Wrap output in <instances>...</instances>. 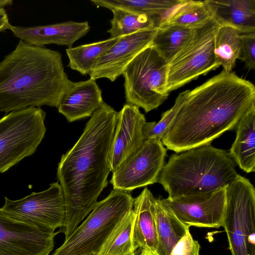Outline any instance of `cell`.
I'll return each mask as SVG.
<instances>
[{
	"label": "cell",
	"instance_id": "obj_17",
	"mask_svg": "<svg viewBox=\"0 0 255 255\" xmlns=\"http://www.w3.org/2000/svg\"><path fill=\"white\" fill-rule=\"evenodd\" d=\"M102 92L95 80L74 82L66 92L58 107L68 122L91 117L102 105Z\"/></svg>",
	"mask_w": 255,
	"mask_h": 255
},
{
	"label": "cell",
	"instance_id": "obj_16",
	"mask_svg": "<svg viewBox=\"0 0 255 255\" xmlns=\"http://www.w3.org/2000/svg\"><path fill=\"white\" fill-rule=\"evenodd\" d=\"M88 21H68L45 25L23 27L10 25L9 29L15 36L29 44L44 47L54 44L72 47L78 39L90 30Z\"/></svg>",
	"mask_w": 255,
	"mask_h": 255
},
{
	"label": "cell",
	"instance_id": "obj_2",
	"mask_svg": "<svg viewBox=\"0 0 255 255\" xmlns=\"http://www.w3.org/2000/svg\"><path fill=\"white\" fill-rule=\"evenodd\" d=\"M117 116L118 112L104 102L77 142L61 158L57 175L66 212L64 225L58 233L63 232L65 239L94 209L107 186Z\"/></svg>",
	"mask_w": 255,
	"mask_h": 255
},
{
	"label": "cell",
	"instance_id": "obj_15",
	"mask_svg": "<svg viewBox=\"0 0 255 255\" xmlns=\"http://www.w3.org/2000/svg\"><path fill=\"white\" fill-rule=\"evenodd\" d=\"M145 122L144 115L135 105L126 103L118 112L112 151V171L134 153L143 142L142 128Z\"/></svg>",
	"mask_w": 255,
	"mask_h": 255
},
{
	"label": "cell",
	"instance_id": "obj_24",
	"mask_svg": "<svg viewBox=\"0 0 255 255\" xmlns=\"http://www.w3.org/2000/svg\"><path fill=\"white\" fill-rule=\"evenodd\" d=\"M133 209L118 223L96 255H131L136 249L132 240Z\"/></svg>",
	"mask_w": 255,
	"mask_h": 255
},
{
	"label": "cell",
	"instance_id": "obj_31",
	"mask_svg": "<svg viewBox=\"0 0 255 255\" xmlns=\"http://www.w3.org/2000/svg\"><path fill=\"white\" fill-rule=\"evenodd\" d=\"M200 245L191 234L189 229L177 243L170 255H200Z\"/></svg>",
	"mask_w": 255,
	"mask_h": 255
},
{
	"label": "cell",
	"instance_id": "obj_32",
	"mask_svg": "<svg viewBox=\"0 0 255 255\" xmlns=\"http://www.w3.org/2000/svg\"><path fill=\"white\" fill-rule=\"evenodd\" d=\"M10 25L5 10L0 7V32L9 29Z\"/></svg>",
	"mask_w": 255,
	"mask_h": 255
},
{
	"label": "cell",
	"instance_id": "obj_35",
	"mask_svg": "<svg viewBox=\"0 0 255 255\" xmlns=\"http://www.w3.org/2000/svg\"><path fill=\"white\" fill-rule=\"evenodd\" d=\"M135 255V254H132V255Z\"/></svg>",
	"mask_w": 255,
	"mask_h": 255
},
{
	"label": "cell",
	"instance_id": "obj_19",
	"mask_svg": "<svg viewBox=\"0 0 255 255\" xmlns=\"http://www.w3.org/2000/svg\"><path fill=\"white\" fill-rule=\"evenodd\" d=\"M155 198L145 187L134 199L133 210L135 217L132 240L135 249H147L156 255L157 236L155 220Z\"/></svg>",
	"mask_w": 255,
	"mask_h": 255
},
{
	"label": "cell",
	"instance_id": "obj_36",
	"mask_svg": "<svg viewBox=\"0 0 255 255\" xmlns=\"http://www.w3.org/2000/svg\"></svg>",
	"mask_w": 255,
	"mask_h": 255
},
{
	"label": "cell",
	"instance_id": "obj_29",
	"mask_svg": "<svg viewBox=\"0 0 255 255\" xmlns=\"http://www.w3.org/2000/svg\"><path fill=\"white\" fill-rule=\"evenodd\" d=\"M189 91L190 90H187L179 93L175 99L173 106L162 114L159 122L145 123L142 128L144 139L152 138H158L161 139L164 132L186 101Z\"/></svg>",
	"mask_w": 255,
	"mask_h": 255
},
{
	"label": "cell",
	"instance_id": "obj_34",
	"mask_svg": "<svg viewBox=\"0 0 255 255\" xmlns=\"http://www.w3.org/2000/svg\"><path fill=\"white\" fill-rule=\"evenodd\" d=\"M138 255H155L147 249H141Z\"/></svg>",
	"mask_w": 255,
	"mask_h": 255
},
{
	"label": "cell",
	"instance_id": "obj_26",
	"mask_svg": "<svg viewBox=\"0 0 255 255\" xmlns=\"http://www.w3.org/2000/svg\"><path fill=\"white\" fill-rule=\"evenodd\" d=\"M212 19L204 1L183 0L160 25H177L193 29Z\"/></svg>",
	"mask_w": 255,
	"mask_h": 255
},
{
	"label": "cell",
	"instance_id": "obj_12",
	"mask_svg": "<svg viewBox=\"0 0 255 255\" xmlns=\"http://www.w3.org/2000/svg\"><path fill=\"white\" fill-rule=\"evenodd\" d=\"M226 187L199 194L161 198L178 219L189 228L222 227L226 205Z\"/></svg>",
	"mask_w": 255,
	"mask_h": 255
},
{
	"label": "cell",
	"instance_id": "obj_20",
	"mask_svg": "<svg viewBox=\"0 0 255 255\" xmlns=\"http://www.w3.org/2000/svg\"><path fill=\"white\" fill-rule=\"evenodd\" d=\"M230 152L231 158L247 173L255 171V105L241 118Z\"/></svg>",
	"mask_w": 255,
	"mask_h": 255
},
{
	"label": "cell",
	"instance_id": "obj_27",
	"mask_svg": "<svg viewBox=\"0 0 255 255\" xmlns=\"http://www.w3.org/2000/svg\"><path fill=\"white\" fill-rule=\"evenodd\" d=\"M192 34V29L166 25L159 27L151 45L168 63L185 45Z\"/></svg>",
	"mask_w": 255,
	"mask_h": 255
},
{
	"label": "cell",
	"instance_id": "obj_5",
	"mask_svg": "<svg viewBox=\"0 0 255 255\" xmlns=\"http://www.w3.org/2000/svg\"><path fill=\"white\" fill-rule=\"evenodd\" d=\"M133 202L129 193L113 189L52 255H96L118 223L133 209Z\"/></svg>",
	"mask_w": 255,
	"mask_h": 255
},
{
	"label": "cell",
	"instance_id": "obj_4",
	"mask_svg": "<svg viewBox=\"0 0 255 255\" xmlns=\"http://www.w3.org/2000/svg\"><path fill=\"white\" fill-rule=\"evenodd\" d=\"M238 174L229 152L209 144L172 154L157 182L172 197L226 188Z\"/></svg>",
	"mask_w": 255,
	"mask_h": 255
},
{
	"label": "cell",
	"instance_id": "obj_21",
	"mask_svg": "<svg viewBox=\"0 0 255 255\" xmlns=\"http://www.w3.org/2000/svg\"><path fill=\"white\" fill-rule=\"evenodd\" d=\"M155 220L157 236L156 255H170L189 228L178 219L160 197L155 198Z\"/></svg>",
	"mask_w": 255,
	"mask_h": 255
},
{
	"label": "cell",
	"instance_id": "obj_25",
	"mask_svg": "<svg viewBox=\"0 0 255 255\" xmlns=\"http://www.w3.org/2000/svg\"><path fill=\"white\" fill-rule=\"evenodd\" d=\"M119 37L109 38L66 49L68 66L83 75H89L97 59L115 44Z\"/></svg>",
	"mask_w": 255,
	"mask_h": 255
},
{
	"label": "cell",
	"instance_id": "obj_18",
	"mask_svg": "<svg viewBox=\"0 0 255 255\" xmlns=\"http://www.w3.org/2000/svg\"><path fill=\"white\" fill-rule=\"evenodd\" d=\"M214 21L240 34L255 32V0H206Z\"/></svg>",
	"mask_w": 255,
	"mask_h": 255
},
{
	"label": "cell",
	"instance_id": "obj_14",
	"mask_svg": "<svg viewBox=\"0 0 255 255\" xmlns=\"http://www.w3.org/2000/svg\"><path fill=\"white\" fill-rule=\"evenodd\" d=\"M158 29L154 27L120 37L97 59L89 74L90 78L96 80L105 78L114 82L130 62L152 44Z\"/></svg>",
	"mask_w": 255,
	"mask_h": 255
},
{
	"label": "cell",
	"instance_id": "obj_22",
	"mask_svg": "<svg viewBox=\"0 0 255 255\" xmlns=\"http://www.w3.org/2000/svg\"><path fill=\"white\" fill-rule=\"evenodd\" d=\"M183 0H91L98 7L109 9H123L153 18L157 26L168 17L173 8Z\"/></svg>",
	"mask_w": 255,
	"mask_h": 255
},
{
	"label": "cell",
	"instance_id": "obj_7",
	"mask_svg": "<svg viewBox=\"0 0 255 255\" xmlns=\"http://www.w3.org/2000/svg\"><path fill=\"white\" fill-rule=\"evenodd\" d=\"M45 116L39 107H28L0 119V173L35 152L46 131Z\"/></svg>",
	"mask_w": 255,
	"mask_h": 255
},
{
	"label": "cell",
	"instance_id": "obj_13",
	"mask_svg": "<svg viewBox=\"0 0 255 255\" xmlns=\"http://www.w3.org/2000/svg\"><path fill=\"white\" fill-rule=\"evenodd\" d=\"M58 233L14 219L0 208V255H49Z\"/></svg>",
	"mask_w": 255,
	"mask_h": 255
},
{
	"label": "cell",
	"instance_id": "obj_6",
	"mask_svg": "<svg viewBox=\"0 0 255 255\" xmlns=\"http://www.w3.org/2000/svg\"><path fill=\"white\" fill-rule=\"evenodd\" d=\"M168 63L151 44L140 52L122 75L127 104L148 113L168 98L165 90Z\"/></svg>",
	"mask_w": 255,
	"mask_h": 255
},
{
	"label": "cell",
	"instance_id": "obj_9",
	"mask_svg": "<svg viewBox=\"0 0 255 255\" xmlns=\"http://www.w3.org/2000/svg\"><path fill=\"white\" fill-rule=\"evenodd\" d=\"M219 26L211 19L192 29L189 40L168 63V93L219 66L214 53V36Z\"/></svg>",
	"mask_w": 255,
	"mask_h": 255
},
{
	"label": "cell",
	"instance_id": "obj_33",
	"mask_svg": "<svg viewBox=\"0 0 255 255\" xmlns=\"http://www.w3.org/2000/svg\"><path fill=\"white\" fill-rule=\"evenodd\" d=\"M13 1L11 0H0V7L3 8L5 6L11 5Z\"/></svg>",
	"mask_w": 255,
	"mask_h": 255
},
{
	"label": "cell",
	"instance_id": "obj_30",
	"mask_svg": "<svg viewBox=\"0 0 255 255\" xmlns=\"http://www.w3.org/2000/svg\"><path fill=\"white\" fill-rule=\"evenodd\" d=\"M241 52L239 58L249 70L255 68V32L240 34Z\"/></svg>",
	"mask_w": 255,
	"mask_h": 255
},
{
	"label": "cell",
	"instance_id": "obj_1",
	"mask_svg": "<svg viewBox=\"0 0 255 255\" xmlns=\"http://www.w3.org/2000/svg\"><path fill=\"white\" fill-rule=\"evenodd\" d=\"M254 105V85L223 70L190 90L161 141L176 153L209 145L225 131L235 128Z\"/></svg>",
	"mask_w": 255,
	"mask_h": 255
},
{
	"label": "cell",
	"instance_id": "obj_8",
	"mask_svg": "<svg viewBox=\"0 0 255 255\" xmlns=\"http://www.w3.org/2000/svg\"><path fill=\"white\" fill-rule=\"evenodd\" d=\"M222 227L231 255H255V189L240 175L226 187Z\"/></svg>",
	"mask_w": 255,
	"mask_h": 255
},
{
	"label": "cell",
	"instance_id": "obj_11",
	"mask_svg": "<svg viewBox=\"0 0 255 255\" xmlns=\"http://www.w3.org/2000/svg\"><path fill=\"white\" fill-rule=\"evenodd\" d=\"M167 150L161 139H144L136 151L113 172V189L129 192L157 182L165 165Z\"/></svg>",
	"mask_w": 255,
	"mask_h": 255
},
{
	"label": "cell",
	"instance_id": "obj_10",
	"mask_svg": "<svg viewBox=\"0 0 255 255\" xmlns=\"http://www.w3.org/2000/svg\"><path fill=\"white\" fill-rule=\"evenodd\" d=\"M0 209L14 219L40 228L55 230L65 224L66 204L58 182L51 183L46 190L33 192L21 199L11 200L5 197Z\"/></svg>",
	"mask_w": 255,
	"mask_h": 255
},
{
	"label": "cell",
	"instance_id": "obj_28",
	"mask_svg": "<svg viewBox=\"0 0 255 255\" xmlns=\"http://www.w3.org/2000/svg\"><path fill=\"white\" fill-rule=\"evenodd\" d=\"M110 10L113 14V17L110 20L111 27L107 31L110 34V38L128 35L140 30L157 27L155 20L146 14L136 13L117 8Z\"/></svg>",
	"mask_w": 255,
	"mask_h": 255
},
{
	"label": "cell",
	"instance_id": "obj_23",
	"mask_svg": "<svg viewBox=\"0 0 255 255\" xmlns=\"http://www.w3.org/2000/svg\"><path fill=\"white\" fill-rule=\"evenodd\" d=\"M240 33L229 26H219L214 41V53L216 63L223 71L231 72L239 59L241 52Z\"/></svg>",
	"mask_w": 255,
	"mask_h": 255
},
{
	"label": "cell",
	"instance_id": "obj_3",
	"mask_svg": "<svg viewBox=\"0 0 255 255\" xmlns=\"http://www.w3.org/2000/svg\"><path fill=\"white\" fill-rule=\"evenodd\" d=\"M73 83L60 52L20 40L0 62V111L44 105L57 108Z\"/></svg>",
	"mask_w": 255,
	"mask_h": 255
}]
</instances>
